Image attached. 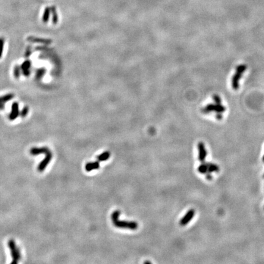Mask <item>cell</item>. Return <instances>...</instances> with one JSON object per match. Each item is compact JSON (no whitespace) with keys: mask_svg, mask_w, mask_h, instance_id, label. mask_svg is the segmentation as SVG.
<instances>
[{"mask_svg":"<svg viewBox=\"0 0 264 264\" xmlns=\"http://www.w3.org/2000/svg\"><path fill=\"white\" fill-rule=\"evenodd\" d=\"M263 178H264V174H263Z\"/></svg>","mask_w":264,"mask_h":264,"instance_id":"cell-27","label":"cell"},{"mask_svg":"<svg viewBox=\"0 0 264 264\" xmlns=\"http://www.w3.org/2000/svg\"><path fill=\"white\" fill-rule=\"evenodd\" d=\"M197 149H198V159H199V160L201 163H203L206 161L207 156V152L206 146L203 142H200L197 144Z\"/></svg>","mask_w":264,"mask_h":264,"instance_id":"cell-5","label":"cell"},{"mask_svg":"<svg viewBox=\"0 0 264 264\" xmlns=\"http://www.w3.org/2000/svg\"><path fill=\"white\" fill-rule=\"evenodd\" d=\"M4 47V40L3 39H0V58L2 56L3 52Z\"/></svg>","mask_w":264,"mask_h":264,"instance_id":"cell-21","label":"cell"},{"mask_svg":"<svg viewBox=\"0 0 264 264\" xmlns=\"http://www.w3.org/2000/svg\"><path fill=\"white\" fill-rule=\"evenodd\" d=\"M30 55H31V50L30 49H27V52H26V55H25L26 57H28L29 56H30Z\"/></svg>","mask_w":264,"mask_h":264,"instance_id":"cell-25","label":"cell"},{"mask_svg":"<svg viewBox=\"0 0 264 264\" xmlns=\"http://www.w3.org/2000/svg\"><path fill=\"white\" fill-rule=\"evenodd\" d=\"M31 68V62L29 61H25L21 65V70L23 74L25 76H28L30 74V69Z\"/></svg>","mask_w":264,"mask_h":264,"instance_id":"cell-10","label":"cell"},{"mask_svg":"<svg viewBox=\"0 0 264 264\" xmlns=\"http://www.w3.org/2000/svg\"><path fill=\"white\" fill-rule=\"evenodd\" d=\"M52 157H53V155H52V153L50 151L46 154V157L44 158V159L40 163V164L39 165V166L37 167V170L39 172H42L45 170L46 168H47V165L51 162Z\"/></svg>","mask_w":264,"mask_h":264,"instance_id":"cell-6","label":"cell"},{"mask_svg":"<svg viewBox=\"0 0 264 264\" xmlns=\"http://www.w3.org/2000/svg\"><path fill=\"white\" fill-rule=\"evenodd\" d=\"M28 40L30 41V42H39V43H50L52 42V40H49V39H39V38H36V37H30L28 38Z\"/></svg>","mask_w":264,"mask_h":264,"instance_id":"cell-15","label":"cell"},{"mask_svg":"<svg viewBox=\"0 0 264 264\" xmlns=\"http://www.w3.org/2000/svg\"><path fill=\"white\" fill-rule=\"evenodd\" d=\"M262 161H263V162L264 163V155L263 156V157H262Z\"/></svg>","mask_w":264,"mask_h":264,"instance_id":"cell-26","label":"cell"},{"mask_svg":"<svg viewBox=\"0 0 264 264\" xmlns=\"http://www.w3.org/2000/svg\"><path fill=\"white\" fill-rule=\"evenodd\" d=\"M45 72H46V70L44 69H41L37 71V74H36V77L38 79L40 78L43 75H45Z\"/></svg>","mask_w":264,"mask_h":264,"instance_id":"cell-19","label":"cell"},{"mask_svg":"<svg viewBox=\"0 0 264 264\" xmlns=\"http://www.w3.org/2000/svg\"><path fill=\"white\" fill-rule=\"evenodd\" d=\"M20 115L19 109H18V104L17 102H14L12 106V111L9 116L10 120L13 121L15 120Z\"/></svg>","mask_w":264,"mask_h":264,"instance_id":"cell-9","label":"cell"},{"mask_svg":"<svg viewBox=\"0 0 264 264\" xmlns=\"http://www.w3.org/2000/svg\"><path fill=\"white\" fill-rule=\"evenodd\" d=\"M28 111H29V109H28V108L27 107V106H25V107H24V109H22V111H21V113H20V115H21V116H22V117H25L27 115V114H28Z\"/></svg>","mask_w":264,"mask_h":264,"instance_id":"cell-20","label":"cell"},{"mask_svg":"<svg viewBox=\"0 0 264 264\" xmlns=\"http://www.w3.org/2000/svg\"><path fill=\"white\" fill-rule=\"evenodd\" d=\"M213 100L215 102V103L217 104H222V100L218 95H215L213 97Z\"/></svg>","mask_w":264,"mask_h":264,"instance_id":"cell-22","label":"cell"},{"mask_svg":"<svg viewBox=\"0 0 264 264\" xmlns=\"http://www.w3.org/2000/svg\"><path fill=\"white\" fill-rule=\"evenodd\" d=\"M226 108L222 104H209L202 109V112L204 114H209L212 112H215L217 113H222L226 111Z\"/></svg>","mask_w":264,"mask_h":264,"instance_id":"cell-3","label":"cell"},{"mask_svg":"<svg viewBox=\"0 0 264 264\" xmlns=\"http://www.w3.org/2000/svg\"><path fill=\"white\" fill-rule=\"evenodd\" d=\"M247 70V65L245 64L239 65L236 68V72L232 79V86L234 90H237L239 87V81L243 75V73Z\"/></svg>","mask_w":264,"mask_h":264,"instance_id":"cell-1","label":"cell"},{"mask_svg":"<svg viewBox=\"0 0 264 264\" xmlns=\"http://www.w3.org/2000/svg\"><path fill=\"white\" fill-rule=\"evenodd\" d=\"M13 97H14L13 94H9L5 96L0 97V109H3L5 106V103L6 102L11 100L13 98Z\"/></svg>","mask_w":264,"mask_h":264,"instance_id":"cell-13","label":"cell"},{"mask_svg":"<svg viewBox=\"0 0 264 264\" xmlns=\"http://www.w3.org/2000/svg\"><path fill=\"white\" fill-rule=\"evenodd\" d=\"M49 152H50V150L46 147H39V148L33 147L30 150V153L32 156H37V155H39V154H46H46Z\"/></svg>","mask_w":264,"mask_h":264,"instance_id":"cell-8","label":"cell"},{"mask_svg":"<svg viewBox=\"0 0 264 264\" xmlns=\"http://www.w3.org/2000/svg\"><path fill=\"white\" fill-rule=\"evenodd\" d=\"M20 68L18 67V66H15V67L14 68V77L16 78H18V77H20Z\"/></svg>","mask_w":264,"mask_h":264,"instance_id":"cell-18","label":"cell"},{"mask_svg":"<svg viewBox=\"0 0 264 264\" xmlns=\"http://www.w3.org/2000/svg\"><path fill=\"white\" fill-rule=\"evenodd\" d=\"M120 215H121V212H120V210H118L115 211V212L112 213V222H114L116 221V220H118V219H119V216H120Z\"/></svg>","mask_w":264,"mask_h":264,"instance_id":"cell-17","label":"cell"},{"mask_svg":"<svg viewBox=\"0 0 264 264\" xmlns=\"http://www.w3.org/2000/svg\"><path fill=\"white\" fill-rule=\"evenodd\" d=\"M204 163L206 165L209 172H218L219 171V168L218 165L206 162H204Z\"/></svg>","mask_w":264,"mask_h":264,"instance_id":"cell-12","label":"cell"},{"mask_svg":"<svg viewBox=\"0 0 264 264\" xmlns=\"http://www.w3.org/2000/svg\"><path fill=\"white\" fill-rule=\"evenodd\" d=\"M206 178L208 181H212L213 179V176L211 174V172H208L206 174Z\"/></svg>","mask_w":264,"mask_h":264,"instance_id":"cell-23","label":"cell"},{"mask_svg":"<svg viewBox=\"0 0 264 264\" xmlns=\"http://www.w3.org/2000/svg\"><path fill=\"white\" fill-rule=\"evenodd\" d=\"M216 119H218V120H221V119H222L223 116H222V113H216Z\"/></svg>","mask_w":264,"mask_h":264,"instance_id":"cell-24","label":"cell"},{"mask_svg":"<svg viewBox=\"0 0 264 264\" xmlns=\"http://www.w3.org/2000/svg\"><path fill=\"white\" fill-rule=\"evenodd\" d=\"M8 247L10 249L11 256L12 258V261L11 262V263H17L20 260L21 254L20 251L17 247L15 242L14 240L11 239L8 241Z\"/></svg>","mask_w":264,"mask_h":264,"instance_id":"cell-2","label":"cell"},{"mask_svg":"<svg viewBox=\"0 0 264 264\" xmlns=\"http://www.w3.org/2000/svg\"><path fill=\"white\" fill-rule=\"evenodd\" d=\"M114 225L118 228L129 229L131 230H136L138 228V225L135 222H127L121 221L119 219L113 222Z\"/></svg>","mask_w":264,"mask_h":264,"instance_id":"cell-4","label":"cell"},{"mask_svg":"<svg viewBox=\"0 0 264 264\" xmlns=\"http://www.w3.org/2000/svg\"><path fill=\"white\" fill-rule=\"evenodd\" d=\"M195 215V210L194 209H190L187 213L184 216V217L181 219L180 225L182 226H185L188 225L193 218Z\"/></svg>","mask_w":264,"mask_h":264,"instance_id":"cell-7","label":"cell"},{"mask_svg":"<svg viewBox=\"0 0 264 264\" xmlns=\"http://www.w3.org/2000/svg\"><path fill=\"white\" fill-rule=\"evenodd\" d=\"M100 168V163L99 161L95 162L87 163L85 166V169L87 172H91L95 169H98Z\"/></svg>","mask_w":264,"mask_h":264,"instance_id":"cell-11","label":"cell"},{"mask_svg":"<svg viewBox=\"0 0 264 264\" xmlns=\"http://www.w3.org/2000/svg\"><path fill=\"white\" fill-rule=\"evenodd\" d=\"M197 171L200 173L201 174H206L207 173L209 172L208 171V169L206 166V165L204 164V162H203L197 168Z\"/></svg>","mask_w":264,"mask_h":264,"instance_id":"cell-16","label":"cell"},{"mask_svg":"<svg viewBox=\"0 0 264 264\" xmlns=\"http://www.w3.org/2000/svg\"><path fill=\"white\" fill-rule=\"evenodd\" d=\"M110 156H111V153H110L109 151H105L97 157V161L105 162L109 159Z\"/></svg>","mask_w":264,"mask_h":264,"instance_id":"cell-14","label":"cell"}]
</instances>
